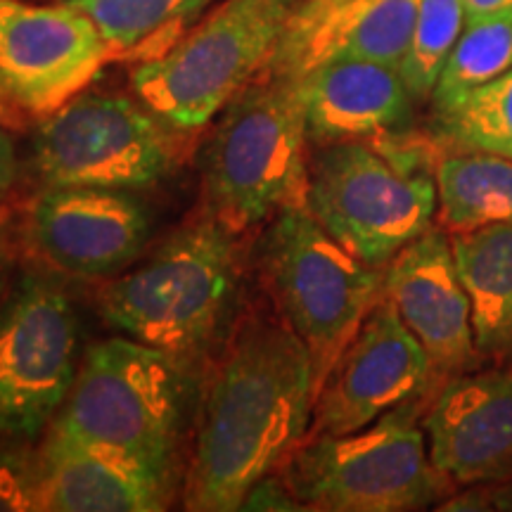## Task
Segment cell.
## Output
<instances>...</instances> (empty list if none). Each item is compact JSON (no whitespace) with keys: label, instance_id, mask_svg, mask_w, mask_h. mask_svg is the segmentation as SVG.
<instances>
[{"label":"cell","instance_id":"obj_20","mask_svg":"<svg viewBox=\"0 0 512 512\" xmlns=\"http://www.w3.org/2000/svg\"><path fill=\"white\" fill-rule=\"evenodd\" d=\"M439 226L448 235L512 226V159L491 152L453 150L434 169Z\"/></svg>","mask_w":512,"mask_h":512},{"label":"cell","instance_id":"obj_24","mask_svg":"<svg viewBox=\"0 0 512 512\" xmlns=\"http://www.w3.org/2000/svg\"><path fill=\"white\" fill-rule=\"evenodd\" d=\"M467 22L463 0H420L411 46L399 72L415 102L430 100L444 64Z\"/></svg>","mask_w":512,"mask_h":512},{"label":"cell","instance_id":"obj_21","mask_svg":"<svg viewBox=\"0 0 512 512\" xmlns=\"http://www.w3.org/2000/svg\"><path fill=\"white\" fill-rule=\"evenodd\" d=\"M105 36L114 62L140 64L164 55L219 0H67Z\"/></svg>","mask_w":512,"mask_h":512},{"label":"cell","instance_id":"obj_31","mask_svg":"<svg viewBox=\"0 0 512 512\" xmlns=\"http://www.w3.org/2000/svg\"><path fill=\"white\" fill-rule=\"evenodd\" d=\"M3 292H5V275L0 271V299H3Z\"/></svg>","mask_w":512,"mask_h":512},{"label":"cell","instance_id":"obj_7","mask_svg":"<svg viewBox=\"0 0 512 512\" xmlns=\"http://www.w3.org/2000/svg\"><path fill=\"white\" fill-rule=\"evenodd\" d=\"M183 370L174 356L117 335L81 356L50 427L171 470L181 432Z\"/></svg>","mask_w":512,"mask_h":512},{"label":"cell","instance_id":"obj_11","mask_svg":"<svg viewBox=\"0 0 512 512\" xmlns=\"http://www.w3.org/2000/svg\"><path fill=\"white\" fill-rule=\"evenodd\" d=\"M114 62L105 36L67 0H0V95L17 114L46 119Z\"/></svg>","mask_w":512,"mask_h":512},{"label":"cell","instance_id":"obj_25","mask_svg":"<svg viewBox=\"0 0 512 512\" xmlns=\"http://www.w3.org/2000/svg\"><path fill=\"white\" fill-rule=\"evenodd\" d=\"M29 510H41L36 453H0V512Z\"/></svg>","mask_w":512,"mask_h":512},{"label":"cell","instance_id":"obj_9","mask_svg":"<svg viewBox=\"0 0 512 512\" xmlns=\"http://www.w3.org/2000/svg\"><path fill=\"white\" fill-rule=\"evenodd\" d=\"M138 98L83 91L41 119L34 166L46 188L150 190L178 164V138Z\"/></svg>","mask_w":512,"mask_h":512},{"label":"cell","instance_id":"obj_8","mask_svg":"<svg viewBox=\"0 0 512 512\" xmlns=\"http://www.w3.org/2000/svg\"><path fill=\"white\" fill-rule=\"evenodd\" d=\"M306 207L339 245L384 268L434 226L437 183L361 140L325 143L309 157Z\"/></svg>","mask_w":512,"mask_h":512},{"label":"cell","instance_id":"obj_14","mask_svg":"<svg viewBox=\"0 0 512 512\" xmlns=\"http://www.w3.org/2000/svg\"><path fill=\"white\" fill-rule=\"evenodd\" d=\"M382 294L430 356L434 394L475 368L472 306L444 228L425 230L384 266Z\"/></svg>","mask_w":512,"mask_h":512},{"label":"cell","instance_id":"obj_5","mask_svg":"<svg viewBox=\"0 0 512 512\" xmlns=\"http://www.w3.org/2000/svg\"><path fill=\"white\" fill-rule=\"evenodd\" d=\"M422 399L349 434H313L292 451L283 479L304 510L406 512L430 508L456 489L432 463Z\"/></svg>","mask_w":512,"mask_h":512},{"label":"cell","instance_id":"obj_1","mask_svg":"<svg viewBox=\"0 0 512 512\" xmlns=\"http://www.w3.org/2000/svg\"><path fill=\"white\" fill-rule=\"evenodd\" d=\"M313 418L309 349L280 316L247 313L204 384L183 484L192 512L240 510L306 439Z\"/></svg>","mask_w":512,"mask_h":512},{"label":"cell","instance_id":"obj_2","mask_svg":"<svg viewBox=\"0 0 512 512\" xmlns=\"http://www.w3.org/2000/svg\"><path fill=\"white\" fill-rule=\"evenodd\" d=\"M238 238L209 214L176 230L143 264L102 287V320L188 366L219 339L238 302Z\"/></svg>","mask_w":512,"mask_h":512},{"label":"cell","instance_id":"obj_26","mask_svg":"<svg viewBox=\"0 0 512 512\" xmlns=\"http://www.w3.org/2000/svg\"><path fill=\"white\" fill-rule=\"evenodd\" d=\"M437 510H501L512 512V477L496 484H475L463 486L456 496L446 498L444 505Z\"/></svg>","mask_w":512,"mask_h":512},{"label":"cell","instance_id":"obj_19","mask_svg":"<svg viewBox=\"0 0 512 512\" xmlns=\"http://www.w3.org/2000/svg\"><path fill=\"white\" fill-rule=\"evenodd\" d=\"M451 245L470 297L479 358L512 366V226L451 235Z\"/></svg>","mask_w":512,"mask_h":512},{"label":"cell","instance_id":"obj_29","mask_svg":"<svg viewBox=\"0 0 512 512\" xmlns=\"http://www.w3.org/2000/svg\"><path fill=\"white\" fill-rule=\"evenodd\" d=\"M467 19H477L486 15H496V12L512 10V0H463Z\"/></svg>","mask_w":512,"mask_h":512},{"label":"cell","instance_id":"obj_10","mask_svg":"<svg viewBox=\"0 0 512 512\" xmlns=\"http://www.w3.org/2000/svg\"><path fill=\"white\" fill-rule=\"evenodd\" d=\"M67 292L29 275L0 304V434L36 439L67 401L81 366Z\"/></svg>","mask_w":512,"mask_h":512},{"label":"cell","instance_id":"obj_16","mask_svg":"<svg viewBox=\"0 0 512 512\" xmlns=\"http://www.w3.org/2000/svg\"><path fill=\"white\" fill-rule=\"evenodd\" d=\"M420 0H299L264 72L309 74L332 60L401 67Z\"/></svg>","mask_w":512,"mask_h":512},{"label":"cell","instance_id":"obj_27","mask_svg":"<svg viewBox=\"0 0 512 512\" xmlns=\"http://www.w3.org/2000/svg\"><path fill=\"white\" fill-rule=\"evenodd\" d=\"M240 510H304L283 477L266 475L247 491Z\"/></svg>","mask_w":512,"mask_h":512},{"label":"cell","instance_id":"obj_28","mask_svg":"<svg viewBox=\"0 0 512 512\" xmlns=\"http://www.w3.org/2000/svg\"><path fill=\"white\" fill-rule=\"evenodd\" d=\"M17 176V155H15V143L8 133L5 124H0V200L3 195L12 188Z\"/></svg>","mask_w":512,"mask_h":512},{"label":"cell","instance_id":"obj_23","mask_svg":"<svg viewBox=\"0 0 512 512\" xmlns=\"http://www.w3.org/2000/svg\"><path fill=\"white\" fill-rule=\"evenodd\" d=\"M437 124L441 138L453 150L512 159V69L472 91Z\"/></svg>","mask_w":512,"mask_h":512},{"label":"cell","instance_id":"obj_17","mask_svg":"<svg viewBox=\"0 0 512 512\" xmlns=\"http://www.w3.org/2000/svg\"><path fill=\"white\" fill-rule=\"evenodd\" d=\"M36 465L41 510L157 512L169 505L171 470L57 427L46 430Z\"/></svg>","mask_w":512,"mask_h":512},{"label":"cell","instance_id":"obj_15","mask_svg":"<svg viewBox=\"0 0 512 512\" xmlns=\"http://www.w3.org/2000/svg\"><path fill=\"white\" fill-rule=\"evenodd\" d=\"M422 427L432 463L456 486L512 477V366L448 380Z\"/></svg>","mask_w":512,"mask_h":512},{"label":"cell","instance_id":"obj_30","mask_svg":"<svg viewBox=\"0 0 512 512\" xmlns=\"http://www.w3.org/2000/svg\"><path fill=\"white\" fill-rule=\"evenodd\" d=\"M19 119V114L12 110V105L8 100L3 98V95H0V124H5V126H10V124H15V121Z\"/></svg>","mask_w":512,"mask_h":512},{"label":"cell","instance_id":"obj_4","mask_svg":"<svg viewBox=\"0 0 512 512\" xmlns=\"http://www.w3.org/2000/svg\"><path fill=\"white\" fill-rule=\"evenodd\" d=\"M261 278L278 316L309 349L313 401L347 344L380 302L384 268L342 247L306 204L273 216L261 240Z\"/></svg>","mask_w":512,"mask_h":512},{"label":"cell","instance_id":"obj_12","mask_svg":"<svg viewBox=\"0 0 512 512\" xmlns=\"http://www.w3.org/2000/svg\"><path fill=\"white\" fill-rule=\"evenodd\" d=\"M422 396H434L430 356L382 294L318 389L306 437L363 430Z\"/></svg>","mask_w":512,"mask_h":512},{"label":"cell","instance_id":"obj_3","mask_svg":"<svg viewBox=\"0 0 512 512\" xmlns=\"http://www.w3.org/2000/svg\"><path fill=\"white\" fill-rule=\"evenodd\" d=\"M309 143L299 79L261 72L228 102L204 152L207 214L242 235L306 204Z\"/></svg>","mask_w":512,"mask_h":512},{"label":"cell","instance_id":"obj_22","mask_svg":"<svg viewBox=\"0 0 512 512\" xmlns=\"http://www.w3.org/2000/svg\"><path fill=\"white\" fill-rule=\"evenodd\" d=\"M508 69H512V10L467 19L430 95L437 119Z\"/></svg>","mask_w":512,"mask_h":512},{"label":"cell","instance_id":"obj_18","mask_svg":"<svg viewBox=\"0 0 512 512\" xmlns=\"http://www.w3.org/2000/svg\"><path fill=\"white\" fill-rule=\"evenodd\" d=\"M311 143L382 138L413 121V95L399 67L373 60H332L299 76Z\"/></svg>","mask_w":512,"mask_h":512},{"label":"cell","instance_id":"obj_13","mask_svg":"<svg viewBox=\"0 0 512 512\" xmlns=\"http://www.w3.org/2000/svg\"><path fill=\"white\" fill-rule=\"evenodd\" d=\"M152 233L150 211L136 192L46 188L29 211V238L57 271L105 278L138 259Z\"/></svg>","mask_w":512,"mask_h":512},{"label":"cell","instance_id":"obj_6","mask_svg":"<svg viewBox=\"0 0 512 512\" xmlns=\"http://www.w3.org/2000/svg\"><path fill=\"white\" fill-rule=\"evenodd\" d=\"M297 3L221 0L174 48L133 64V95L174 131H202L264 72Z\"/></svg>","mask_w":512,"mask_h":512}]
</instances>
